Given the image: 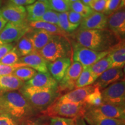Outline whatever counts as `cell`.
<instances>
[{
    "label": "cell",
    "instance_id": "obj_1",
    "mask_svg": "<svg viewBox=\"0 0 125 125\" xmlns=\"http://www.w3.org/2000/svg\"><path fill=\"white\" fill-rule=\"evenodd\" d=\"M76 42L97 52L108 51L120 40L108 28L103 30L81 29L75 34Z\"/></svg>",
    "mask_w": 125,
    "mask_h": 125
},
{
    "label": "cell",
    "instance_id": "obj_2",
    "mask_svg": "<svg viewBox=\"0 0 125 125\" xmlns=\"http://www.w3.org/2000/svg\"><path fill=\"white\" fill-rule=\"evenodd\" d=\"M0 111L21 122L35 115L37 111L20 92H0Z\"/></svg>",
    "mask_w": 125,
    "mask_h": 125
},
{
    "label": "cell",
    "instance_id": "obj_3",
    "mask_svg": "<svg viewBox=\"0 0 125 125\" xmlns=\"http://www.w3.org/2000/svg\"><path fill=\"white\" fill-rule=\"evenodd\" d=\"M19 90L20 93L36 111L41 112L51 105L60 95L56 90L25 85Z\"/></svg>",
    "mask_w": 125,
    "mask_h": 125
},
{
    "label": "cell",
    "instance_id": "obj_4",
    "mask_svg": "<svg viewBox=\"0 0 125 125\" xmlns=\"http://www.w3.org/2000/svg\"><path fill=\"white\" fill-rule=\"evenodd\" d=\"M38 53L46 62H53L62 57H70L71 46L67 38L53 35L51 40Z\"/></svg>",
    "mask_w": 125,
    "mask_h": 125
},
{
    "label": "cell",
    "instance_id": "obj_5",
    "mask_svg": "<svg viewBox=\"0 0 125 125\" xmlns=\"http://www.w3.org/2000/svg\"><path fill=\"white\" fill-rule=\"evenodd\" d=\"M87 108L83 103H59L55 100L44 111H42L43 115L49 117H62L65 118H75L82 116Z\"/></svg>",
    "mask_w": 125,
    "mask_h": 125
},
{
    "label": "cell",
    "instance_id": "obj_6",
    "mask_svg": "<svg viewBox=\"0 0 125 125\" xmlns=\"http://www.w3.org/2000/svg\"><path fill=\"white\" fill-rule=\"evenodd\" d=\"M73 60L82 65L83 68H88L108 54V51L97 52L82 46L76 42L73 43Z\"/></svg>",
    "mask_w": 125,
    "mask_h": 125
},
{
    "label": "cell",
    "instance_id": "obj_7",
    "mask_svg": "<svg viewBox=\"0 0 125 125\" xmlns=\"http://www.w3.org/2000/svg\"><path fill=\"white\" fill-rule=\"evenodd\" d=\"M103 103L125 107V79L109 85L101 92Z\"/></svg>",
    "mask_w": 125,
    "mask_h": 125
},
{
    "label": "cell",
    "instance_id": "obj_8",
    "mask_svg": "<svg viewBox=\"0 0 125 125\" xmlns=\"http://www.w3.org/2000/svg\"><path fill=\"white\" fill-rule=\"evenodd\" d=\"M32 29L29 23L8 22L0 32V41L4 43H10L20 40Z\"/></svg>",
    "mask_w": 125,
    "mask_h": 125
},
{
    "label": "cell",
    "instance_id": "obj_9",
    "mask_svg": "<svg viewBox=\"0 0 125 125\" xmlns=\"http://www.w3.org/2000/svg\"><path fill=\"white\" fill-rule=\"evenodd\" d=\"M83 70V67L79 62H74L67 69L65 75L58 83L57 92L60 94L67 93L75 89L76 81Z\"/></svg>",
    "mask_w": 125,
    "mask_h": 125
},
{
    "label": "cell",
    "instance_id": "obj_10",
    "mask_svg": "<svg viewBox=\"0 0 125 125\" xmlns=\"http://www.w3.org/2000/svg\"><path fill=\"white\" fill-rule=\"evenodd\" d=\"M107 26L119 40H124L125 35L124 8L108 15V17H107Z\"/></svg>",
    "mask_w": 125,
    "mask_h": 125
},
{
    "label": "cell",
    "instance_id": "obj_11",
    "mask_svg": "<svg viewBox=\"0 0 125 125\" xmlns=\"http://www.w3.org/2000/svg\"><path fill=\"white\" fill-rule=\"evenodd\" d=\"M1 15L7 22L19 23L26 21L27 12L23 6L10 2L0 9Z\"/></svg>",
    "mask_w": 125,
    "mask_h": 125
},
{
    "label": "cell",
    "instance_id": "obj_12",
    "mask_svg": "<svg viewBox=\"0 0 125 125\" xmlns=\"http://www.w3.org/2000/svg\"><path fill=\"white\" fill-rule=\"evenodd\" d=\"M124 73L123 68L112 67L103 73L95 81L93 85L102 90L113 83L123 79Z\"/></svg>",
    "mask_w": 125,
    "mask_h": 125
},
{
    "label": "cell",
    "instance_id": "obj_13",
    "mask_svg": "<svg viewBox=\"0 0 125 125\" xmlns=\"http://www.w3.org/2000/svg\"><path fill=\"white\" fill-rule=\"evenodd\" d=\"M79 26V29L85 30L107 29V16L105 14L93 10L88 16L83 19Z\"/></svg>",
    "mask_w": 125,
    "mask_h": 125
},
{
    "label": "cell",
    "instance_id": "obj_14",
    "mask_svg": "<svg viewBox=\"0 0 125 125\" xmlns=\"http://www.w3.org/2000/svg\"><path fill=\"white\" fill-rule=\"evenodd\" d=\"M94 89L95 87L93 85L76 88L57 98L56 100L62 103H83L87 95L93 92Z\"/></svg>",
    "mask_w": 125,
    "mask_h": 125
},
{
    "label": "cell",
    "instance_id": "obj_15",
    "mask_svg": "<svg viewBox=\"0 0 125 125\" xmlns=\"http://www.w3.org/2000/svg\"><path fill=\"white\" fill-rule=\"evenodd\" d=\"M87 109L107 118L125 120V107L102 103L100 105L96 107H88L87 105Z\"/></svg>",
    "mask_w": 125,
    "mask_h": 125
},
{
    "label": "cell",
    "instance_id": "obj_16",
    "mask_svg": "<svg viewBox=\"0 0 125 125\" xmlns=\"http://www.w3.org/2000/svg\"><path fill=\"white\" fill-rule=\"evenodd\" d=\"M24 85L29 86L50 89L57 91L58 82L49 73H37L33 78L26 81Z\"/></svg>",
    "mask_w": 125,
    "mask_h": 125
},
{
    "label": "cell",
    "instance_id": "obj_17",
    "mask_svg": "<svg viewBox=\"0 0 125 125\" xmlns=\"http://www.w3.org/2000/svg\"><path fill=\"white\" fill-rule=\"evenodd\" d=\"M71 64L70 57L59 59L53 62H48V72L57 82H59L65 75L67 69Z\"/></svg>",
    "mask_w": 125,
    "mask_h": 125
},
{
    "label": "cell",
    "instance_id": "obj_18",
    "mask_svg": "<svg viewBox=\"0 0 125 125\" xmlns=\"http://www.w3.org/2000/svg\"><path fill=\"white\" fill-rule=\"evenodd\" d=\"M18 63H22L35 70L38 73H49L48 70V62H46L38 52H34L19 58Z\"/></svg>",
    "mask_w": 125,
    "mask_h": 125
},
{
    "label": "cell",
    "instance_id": "obj_19",
    "mask_svg": "<svg viewBox=\"0 0 125 125\" xmlns=\"http://www.w3.org/2000/svg\"><path fill=\"white\" fill-rule=\"evenodd\" d=\"M83 118L89 125H125V120L107 118L90 111L87 108Z\"/></svg>",
    "mask_w": 125,
    "mask_h": 125
},
{
    "label": "cell",
    "instance_id": "obj_20",
    "mask_svg": "<svg viewBox=\"0 0 125 125\" xmlns=\"http://www.w3.org/2000/svg\"><path fill=\"white\" fill-rule=\"evenodd\" d=\"M32 43L34 49L39 52L48 43L53 36L42 29H31L26 35Z\"/></svg>",
    "mask_w": 125,
    "mask_h": 125
},
{
    "label": "cell",
    "instance_id": "obj_21",
    "mask_svg": "<svg viewBox=\"0 0 125 125\" xmlns=\"http://www.w3.org/2000/svg\"><path fill=\"white\" fill-rule=\"evenodd\" d=\"M108 56L112 62V67L123 68L125 64V40H121L108 50Z\"/></svg>",
    "mask_w": 125,
    "mask_h": 125
},
{
    "label": "cell",
    "instance_id": "obj_22",
    "mask_svg": "<svg viewBox=\"0 0 125 125\" xmlns=\"http://www.w3.org/2000/svg\"><path fill=\"white\" fill-rule=\"evenodd\" d=\"M26 9L27 20L31 22L38 21L50 8L48 2L37 1L33 4L26 6Z\"/></svg>",
    "mask_w": 125,
    "mask_h": 125
},
{
    "label": "cell",
    "instance_id": "obj_23",
    "mask_svg": "<svg viewBox=\"0 0 125 125\" xmlns=\"http://www.w3.org/2000/svg\"><path fill=\"white\" fill-rule=\"evenodd\" d=\"M24 82L13 75L0 76V92H11L19 90Z\"/></svg>",
    "mask_w": 125,
    "mask_h": 125
},
{
    "label": "cell",
    "instance_id": "obj_24",
    "mask_svg": "<svg viewBox=\"0 0 125 125\" xmlns=\"http://www.w3.org/2000/svg\"><path fill=\"white\" fill-rule=\"evenodd\" d=\"M29 25L32 29L43 30L52 35H59L66 38L68 37V34L62 30L57 25L39 21H31Z\"/></svg>",
    "mask_w": 125,
    "mask_h": 125
},
{
    "label": "cell",
    "instance_id": "obj_25",
    "mask_svg": "<svg viewBox=\"0 0 125 125\" xmlns=\"http://www.w3.org/2000/svg\"><path fill=\"white\" fill-rule=\"evenodd\" d=\"M112 67L111 60L108 54H107L91 66L89 67L88 68L91 71L94 77L97 79L103 73Z\"/></svg>",
    "mask_w": 125,
    "mask_h": 125
},
{
    "label": "cell",
    "instance_id": "obj_26",
    "mask_svg": "<svg viewBox=\"0 0 125 125\" xmlns=\"http://www.w3.org/2000/svg\"><path fill=\"white\" fill-rule=\"evenodd\" d=\"M96 80V78L88 68H83L82 73L76 82L75 89L93 85Z\"/></svg>",
    "mask_w": 125,
    "mask_h": 125
},
{
    "label": "cell",
    "instance_id": "obj_27",
    "mask_svg": "<svg viewBox=\"0 0 125 125\" xmlns=\"http://www.w3.org/2000/svg\"><path fill=\"white\" fill-rule=\"evenodd\" d=\"M16 49L19 55L21 57L29 55L35 52L32 43L26 35L19 40L18 45L16 46Z\"/></svg>",
    "mask_w": 125,
    "mask_h": 125
},
{
    "label": "cell",
    "instance_id": "obj_28",
    "mask_svg": "<svg viewBox=\"0 0 125 125\" xmlns=\"http://www.w3.org/2000/svg\"><path fill=\"white\" fill-rule=\"evenodd\" d=\"M68 12L59 13V23L57 26L68 34L75 30L79 27V24H73L70 22L68 18Z\"/></svg>",
    "mask_w": 125,
    "mask_h": 125
},
{
    "label": "cell",
    "instance_id": "obj_29",
    "mask_svg": "<svg viewBox=\"0 0 125 125\" xmlns=\"http://www.w3.org/2000/svg\"><path fill=\"white\" fill-rule=\"evenodd\" d=\"M37 73V72L35 70L28 66H24L19 67L16 70H15L12 75L24 82L33 78Z\"/></svg>",
    "mask_w": 125,
    "mask_h": 125
},
{
    "label": "cell",
    "instance_id": "obj_30",
    "mask_svg": "<svg viewBox=\"0 0 125 125\" xmlns=\"http://www.w3.org/2000/svg\"><path fill=\"white\" fill-rule=\"evenodd\" d=\"M85 103L88 107H98L103 103L101 90L95 87L94 90L87 95L85 99Z\"/></svg>",
    "mask_w": 125,
    "mask_h": 125
},
{
    "label": "cell",
    "instance_id": "obj_31",
    "mask_svg": "<svg viewBox=\"0 0 125 125\" xmlns=\"http://www.w3.org/2000/svg\"><path fill=\"white\" fill-rule=\"evenodd\" d=\"M48 3L50 9L58 13L70 10V2L68 0H49Z\"/></svg>",
    "mask_w": 125,
    "mask_h": 125
},
{
    "label": "cell",
    "instance_id": "obj_32",
    "mask_svg": "<svg viewBox=\"0 0 125 125\" xmlns=\"http://www.w3.org/2000/svg\"><path fill=\"white\" fill-rule=\"evenodd\" d=\"M70 10L79 14L83 18L88 16L93 12L89 6L84 4L81 1L70 3Z\"/></svg>",
    "mask_w": 125,
    "mask_h": 125
},
{
    "label": "cell",
    "instance_id": "obj_33",
    "mask_svg": "<svg viewBox=\"0 0 125 125\" xmlns=\"http://www.w3.org/2000/svg\"><path fill=\"white\" fill-rule=\"evenodd\" d=\"M19 59V55L16 47H13L12 49L8 52L2 59L0 60V64L12 65L17 63Z\"/></svg>",
    "mask_w": 125,
    "mask_h": 125
},
{
    "label": "cell",
    "instance_id": "obj_34",
    "mask_svg": "<svg viewBox=\"0 0 125 125\" xmlns=\"http://www.w3.org/2000/svg\"><path fill=\"white\" fill-rule=\"evenodd\" d=\"M38 21L51 23L57 26L59 23V13L49 9L43 14Z\"/></svg>",
    "mask_w": 125,
    "mask_h": 125
},
{
    "label": "cell",
    "instance_id": "obj_35",
    "mask_svg": "<svg viewBox=\"0 0 125 125\" xmlns=\"http://www.w3.org/2000/svg\"><path fill=\"white\" fill-rule=\"evenodd\" d=\"M125 6V0H108L107 8L104 14L109 15L119 9L123 8Z\"/></svg>",
    "mask_w": 125,
    "mask_h": 125
},
{
    "label": "cell",
    "instance_id": "obj_36",
    "mask_svg": "<svg viewBox=\"0 0 125 125\" xmlns=\"http://www.w3.org/2000/svg\"><path fill=\"white\" fill-rule=\"evenodd\" d=\"M24 66H27V65L24 64L18 63V62L12 65L0 64V76L11 75L13 74L14 71L19 67Z\"/></svg>",
    "mask_w": 125,
    "mask_h": 125
},
{
    "label": "cell",
    "instance_id": "obj_37",
    "mask_svg": "<svg viewBox=\"0 0 125 125\" xmlns=\"http://www.w3.org/2000/svg\"><path fill=\"white\" fill-rule=\"evenodd\" d=\"M49 121L44 117H31L20 123V125H49Z\"/></svg>",
    "mask_w": 125,
    "mask_h": 125
},
{
    "label": "cell",
    "instance_id": "obj_38",
    "mask_svg": "<svg viewBox=\"0 0 125 125\" xmlns=\"http://www.w3.org/2000/svg\"><path fill=\"white\" fill-rule=\"evenodd\" d=\"M108 0H94L89 7L94 11L100 13H105Z\"/></svg>",
    "mask_w": 125,
    "mask_h": 125
},
{
    "label": "cell",
    "instance_id": "obj_39",
    "mask_svg": "<svg viewBox=\"0 0 125 125\" xmlns=\"http://www.w3.org/2000/svg\"><path fill=\"white\" fill-rule=\"evenodd\" d=\"M19 122L9 114L0 111V125H20Z\"/></svg>",
    "mask_w": 125,
    "mask_h": 125
},
{
    "label": "cell",
    "instance_id": "obj_40",
    "mask_svg": "<svg viewBox=\"0 0 125 125\" xmlns=\"http://www.w3.org/2000/svg\"><path fill=\"white\" fill-rule=\"evenodd\" d=\"M68 18L70 22L73 23V24L79 25H80V23L82 21L83 19L82 16L79 15V14L71 10H70L68 12Z\"/></svg>",
    "mask_w": 125,
    "mask_h": 125
},
{
    "label": "cell",
    "instance_id": "obj_41",
    "mask_svg": "<svg viewBox=\"0 0 125 125\" xmlns=\"http://www.w3.org/2000/svg\"><path fill=\"white\" fill-rule=\"evenodd\" d=\"M71 118L52 117L49 125H68Z\"/></svg>",
    "mask_w": 125,
    "mask_h": 125
},
{
    "label": "cell",
    "instance_id": "obj_42",
    "mask_svg": "<svg viewBox=\"0 0 125 125\" xmlns=\"http://www.w3.org/2000/svg\"><path fill=\"white\" fill-rule=\"evenodd\" d=\"M13 45L12 43H3L2 45H0V60L8 52L13 49Z\"/></svg>",
    "mask_w": 125,
    "mask_h": 125
},
{
    "label": "cell",
    "instance_id": "obj_43",
    "mask_svg": "<svg viewBox=\"0 0 125 125\" xmlns=\"http://www.w3.org/2000/svg\"><path fill=\"white\" fill-rule=\"evenodd\" d=\"M10 1L14 4L18 5H29L33 4L35 2L36 0H10Z\"/></svg>",
    "mask_w": 125,
    "mask_h": 125
},
{
    "label": "cell",
    "instance_id": "obj_44",
    "mask_svg": "<svg viewBox=\"0 0 125 125\" xmlns=\"http://www.w3.org/2000/svg\"><path fill=\"white\" fill-rule=\"evenodd\" d=\"M7 21L3 18L1 13V12H0V32L4 29V27L5 26V25L7 24Z\"/></svg>",
    "mask_w": 125,
    "mask_h": 125
},
{
    "label": "cell",
    "instance_id": "obj_45",
    "mask_svg": "<svg viewBox=\"0 0 125 125\" xmlns=\"http://www.w3.org/2000/svg\"><path fill=\"white\" fill-rule=\"evenodd\" d=\"M76 125H87L82 116H79L76 118Z\"/></svg>",
    "mask_w": 125,
    "mask_h": 125
},
{
    "label": "cell",
    "instance_id": "obj_46",
    "mask_svg": "<svg viewBox=\"0 0 125 125\" xmlns=\"http://www.w3.org/2000/svg\"><path fill=\"white\" fill-rule=\"evenodd\" d=\"M80 1L84 4L86 5L89 6L91 3L93 2L94 0H80Z\"/></svg>",
    "mask_w": 125,
    "mask_h": 125
},
{
    "label": "cell",
    "instance_id": "obj_47",
    "mask_svg": "<svg viewBox=\"0 0 125 125\" xmlns=\"http://www.w3.org/2000/svg\"><path fill=\"white\" fill-rule=\"evenodd\" d=\"M68 125H76V118H71L70 120V122Z\"/></svg>",
    "mask_w": 125,
    "mask_h": 125
},
{
    "label": "cell",
    "instance_id": "obj_48",
    "mask_svg": "<svg viewBox=\"0 0 125 125\" xmlns=\"http://www.w3.org/2000/svg\"><path fill=\"white\" fill-rule=\"evenodd\" d=\"M38 1H41V2H48L49 0H37Z\"/></svg>",
    "mask_w": 125,
    "mask_h": 125
},
{
    "label": "cell",
    "instance_id": "obj_49",
    "mask_svg": "<svg viewBox=\"0 0 125 125\" xmlns=\"http://www.w3.org/2000/svg\"><path fill=\"white\" fill-rule=\"evenodd\" d=\"M70 1V3L71 2H76V1H80V0H68Z\"/></svg>",
    "mask_w": 125,
    "mask_h": 125
},
{
    "label": "cell",
    "instance_id": "obj_50",
    "mask_svg": "<svg viewBox=\"0 0 125 125\" xmlns=\"http://www.w3.org/2000/svg\"><path fill=\"white\" fill-rule=\"evenodd\" d=\"M1 4H2V0H0V7L1 6Z\"/></svg>",
    "mask_w": 125,
    "mask_h": 125
},
{
    "label": "cell",
    "instance_id": "obj_51",
    "mask_svg": "<svg viewBox=\"0 0 125 125\" xmlns=\"http://www.w3.org/2000/svg\"><path fill=\"white\" fill-rule=\"evenodd\" d=\"M3 43H3L2 41H0V45H2V44H3Z\"/></svg>",
    "mask_w": 125,
    "mask_h": 125
}]
</instances>
